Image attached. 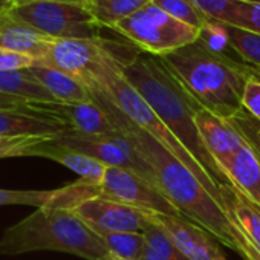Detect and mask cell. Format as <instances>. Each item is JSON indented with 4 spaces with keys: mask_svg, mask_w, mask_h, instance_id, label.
I'll list each match as a JSON object with an SVG mask.
<instances>
[{
    "mask_svg": "<svg viewBox=\"0 0 260 260\" xmlns=\"http://www.w3.org/2000/svg\"><path fill=\"white\" fill-rule=\"evenodd\" d=\"M16 5V0H0V14H8Z\"/></svg>",
    "mask_w": 260,
    "mask_h": 260,
    "instance_id": "d6a6232c",
    "label": "cell"
},
{
    "mask_svg": "<svg viewBox=\"0 0 260 260\" xmlns=\"http://www.w3.org/2000/svg\"><path fill=\"white\" fill-rule=\"evenodd\" d=\"M80 2H81V4H84V5H87V7H89V5H90V4H92V2H93V0H80Z\"/></svg>",
    "mask_w": 260,
    "mask_h": 260,
    "instance_id": "e575fe53",
    "label": "cell"
},
{
    "mask_svg": "<svg viewBox=\"0 0 260 260\" xmlns=\"http://www.w3.org/2000/svg\"><path fill=\"white\" fill-rule=\"evenodd\" d=\"M90 95L92 100L106 110L112 122L118 127L121 137L135 147L147 164H150L159 188L175 204L184 219L202 226L219 243L233 249L243 260H260L234 216L179 159L152 135L124 116L103 93L90 92Z\"/></svg>",
    "mask_w": 260,
    "mask_h": 260,
    "instance_id": "6da1fadb",
    "label": "cell"
},
{
    "mask_svg": "<svg viewBox=\"0 0 260 260\" xmlns=\"http://www.w3.org/2000/svg\"><path fill=\"white\" fill-rule=\"evenodd\" d=\"M198 40L208 48L210 51L220 54V55H226V57H233L230 52L234 54L231 43H230V37L226 32V26L222 22L217 20H210L199 29V37ZM234 58V57H233Z\"/></svg>",
    "mask_w": 260,
    "mask_h": 260,
    "instance_id": "83f0119b",
    "label": "cell"
},
{
    "mask_svg": "<svg viewBox=\"0 0 260 260\" xmlns=\"http://www.w3.org/2000/svg\"><path fill=\"white\" fill-rule=\"evenodd\" d=\"M188 92L214 115L230 119L242 107L248 64L205 48L199 40L162 57Z\"/></svg>",
    "mask_w": 260,
    "mask_h": 260,
    "instance_id": "3957f363",
    "label": "cell"
},
{
    "mask_svg": "<svg viewBox=\"0 0 260 260\" xmlns=\"http://www.w3.org/2000/svg\"><path fill=\"white\" fill-rule=\"evenodd\" d=\"M54 141L86 156H90L107 167L132 170L158 185L155 172L150 164H147V161L135 150V147L122 137L86 135L74 128H66L64 132L54 138Z\"/></svg>",
    "mask_w": 260,
    "mask_h": 260,
    "instance_id": "ba28073f",
    "label": "cell"
},
{
    "mask_svg": "<svg viewBox=\"0 0 260 260\" xmlns=\"http://www.w3.org/2000/svg\"><path fill=\"white\" fill-rule=\"evenodd\" d=\"M43 138H0V159L2 158H14V156H25L26 150L39 143Z\"/></svg>",
    "mask_w": 260,
    "mask_h": 260,
    "instance_id": "f546056e",
    "label": "cell"
},
{
    "mask_svg": "<svg viewBox=\"0 0 260 260\" xmlns=\"http://www.w3.org/2000/svg\"><path fill=\"white\" fill-rule=\"evenodd\" d=\"M69 125L58 116L36 109L29 103L22 109H0V138H43L51 140Z\"/></svg>",
    "mask_w": 260,
    "mask_h": 260,
    "instance_id": "4fadbf2b",
    "label": "cell"
},
{
    "mask_svg": "<svg viewBox=\"0 0 260 260\" xmlns=\"http://www.w3.org/2000/svg\"><path fill=\"white\" fill-rule=\"evenodd\" d=\"M78 80L89 89V92L103 93L137 127L152 135L156 141H159L204 184V187L217 201L222 202L219 184L205 172V169L188 152V149L173 135L172 130L161 121V118L153 112L147 101L140 95V92L127 81L121 71V64L115 55H109L100 64L93 66L86 74H83Z\"/></svg>",
    "mask_w": 260,
    "mask_h": 260,
    "instance_id": "5b68a950",
    "label": "cell"
},
{
    "mask_svg": "<svg viewBox=\"0 0 260 260\" xmlns=\"http://www.w3.org/2000/svg\"><path fill=\"white\" fill-rule=\"evenodd\" d=\"M225 26H226L231 48L234 54L239 57V60L260 69V36L230 25Z\"/></svg>",
    "mask_w": 260,
    "mask_h": 260,
    "instance_id": "d4e9b609",
    "label": "cell"
},
{
    "mask_svg": "<svg viewBox=\"0 0 260 260\" xmlns=\"http://www.w3.org/2000/svg\"><path fill=\"white\" fill-rule=\"evenodd\" d=\"M196 125L205 149L211 155L219 170L225 175V167L242 144V137L239 130L230 119L220 118L207 109H201L198 112Z\"/></svg>",
    "mask_w": 260,
    "mask_h": 260,
    "instance_id": "9a60e30c",
    "label": "cell"
},
{
    "mask_svg": "<svg viewBox=\"0 0 260 260\" xmlns=\"http://www.w3.org/2000/svg\"><path fill=\"white\" fill-rule=\"evenodd\" d=\"M98 190L100 198L103 199L116 201L143 211L181 216L175 204L156 184L132 170L106 167L104 176L98 184Z\"/></svg>",
    "mask_w": 260,
    "mask_h": 260,
    "instance_id": "9c48e42d",
    "label": "cell"
},
{
    "mask_svg": "<svg viewBox=\"0 0 260 260\" xmlns=\"http://www.w3.org/2000/svg\"><path fill=\"white\" fill-rule=\"evenodd\" d=\"M150 2L152 0H93L89 10L101 28L112 29L118 22L138 13Z\"/></svg>",
    "mask_w": 260,
    "mask_h": 260,
    "instance_id": "44dd1931",
    "label": "cell"
},
{
    "mask_svg": "<svg viewBox=\"0 0 260 260\" xmlns=\"http://www.w3.org/2000/svg\"><path fill=\"white\" fill-rule=\"evenodd\" d=\"M0 93L17 96L29 103L55 101V98L32 77L28 69L0 71Z\"/></svg>",
    "mask_w": 260,
    "mask_h": 260,
    "instance_id": "ffe728a7",
    "label": "cell"
},
{
    "mask_svg": "<svg viewBox=\"0 0 260 260\" xmlns=\"http://www.w3.org/2000/svg\"><path fill=\"white\" fill-rule=\"evenodd\" d=\"M127 81L147 101L173 135L188 149L205 172L220 185H230L226 176L219 170L205 149L196 125V115L202 104L188 92L162 57L140 52L121 64Z\"/></svg>",
    "mask_w": 260,
    "mask_h": 260,
    "instance_id": "7a4b0ae2",
    "label": "cell"
},
{
    "mask_svg": "<svg viewBox=\"0 0 260 260\" xmlns=\"http://www.w3.org/2000/svg\"><path fill=\"white\" fill-rule=\"evenodd\" d=\"M107 249L115 257L122 260H141L146 249V234L138 231L101 233Z\"/></svg>",
    "mask_w": 260,
    "mask_h": 260,
    "instance_id": "7402d4cb",
    "label": "cell"
},
{
    "mask_svg": "<svg viewBox=\"0 0 260 260\" xmlns=\"http://www.w3.org/2000/svg\"><path fill=\"white\" fill-rule=\"evenodd\" d=\"M4 16H5V14H0V19H2V17H4Z\"/></svg>",
    "mask_w": 260,
    "mask_h": 260,
    "instance_id": "f35d334b",
    "label": "cell"
},
{
    "mask_svg": "<svg viewBox=\"0 0 260 260\" xmlns=\"http://www.w3.org/2000/svg\"><path fill=\"white\" fill-rule=\"evenodd\" d=\"M58 188L55 190H10L0 188V207L2 205H28L36 208L52 207L55 204Z\"/></svg>",
    "mask_w": 260,
    "mask_h": 260,
    "instance_id": "484cf974",
    "label": "cell"
},
{
    "mask_svg": "<svg viewBox=\"0 0 260 260\" xmlns=\"http://www.w3.org/2000/svg\"><path fill=\"white\" fill-rule=\"evenodd\" d=\"M8 16L32 26L54 40L96 39L100 37L101 29L89 7L78 2L42 0L17 5Z\"/></svg>",
    "mask_w": 260,
    "mask_h": 260,
    "instance_id": "52a82bcc",
    "label": "cell"
},
{
    "mask_svg": "<svg viewBox=\"0 0 260 260\" xmlns=\"http://www.w3.org/2000/svg\"><path fill=\"white\" fill-rule=\"evenodd\" d=\"M32 107L49 112L61 118L69 128L86 135L96 137H121L118 127L112 122L106 110L92 101L84 103H29Z\"/></svg>",
    "mask_w": 260,
    "mask_h": 260,
    "instance_id": "5bb4252c",
    "label": "cell"
},
{
    "mask_svg": "<svg viewBox=\"0 0 260 260\" xmlns=\"http://www.w3.org/2000/svg\"><path fill=\"white\" fill-rule=\"evenodd\" d=\"M72 211L95 233H144L149 225L146 211L116 201L93 198L78 204Z\"/></svg>",
    "mask_w": 260,
    "mask_h": 260,
    "instance_id": "8fae6325",
    "label": "cell"
},
{
    "mask_svg": "<svg viewBox=\"0 0 260 260\" xmlns=\"http://www.w3.org/2000/svg\"><path fill=\"white\" fill-rule=\"evenodd\" d=\"M147 219L161 228L188 260H226L214 237L202 226L181 217L146 211Z\"/></svg>",
    "mask_w": 260,
    "mask_h": 260,
    "instance_id": "7c38bea8",
    "label": "cell"
},
{
    "mask_svg": "<svg viewBox=\"0 0 260 260\" xmlns=\"http://www.w3.org/2000/svg\"><path fill=\"white\" fill-rule=\"evenodd\" d=\"M240 2H251V4H260V0H240Z\"/></svg>",
    "mask_w": 260,
    "mask_h": 260,
    "instance_id": "74e56055",
    "label": "cell"
},
{
    "mask_svg": "<svg viewBox=\"0 0 260 260\" xmlns=\"http://www.w3.org/2000/svg\"><path fill=\"white\" fill-rule=\"evenodd\" d=\"M251 69H252V72H254L255 75H258V77H260V69H257V68H254V66H251Z\"/></svg>",
    "mask_w": 260,
    "mask_h": 260,
    "instance_id": "8d00e7d4",
    "label": "cell"
},
{
    "mask_svg": "<svg viewBox=\"0 0 260 260\" xmlns=\"http://www.w3.org/2000/svg\"><path fill=\"white\" fill-rule=\"evenodd\" d=\"M242 107L251 116L260 121V77L255 75L248 64V80L242 92Z\"/></svg>",
    "mask_w": 260,
    "mask_h": 260,
    "instance_id": "f1b7e54d",
    "label": "cell"
},
{
    "mask_svg": "<svg viewBox=\"0 0 260 260\" xmlns=\"http://www.w3.org/2000/svg\"><path fill=\"white\" fill-rule=\"evenodd\" d=\"M112 31L141 52L158 57L175 52L199 37L196 28L176 20L152 2L138 13L118 22Z\"/></svg>",
    "mask_w": 260,
    "mask_h": 260,
    "instance_id": "8992f818",
    "label": "cell"
},
{
    "mask_svg": "<svg viewBox=\"0 0 260 260\" xmlns=\"http://www.w3.org/2000/svg\"><path fill=\"white\" fill-rule=\"evenodd\" d=\"M217 22L260 36V4L230 0Z\"/></svg>",
    "mask_w": 260,
    "mask_h": 260,
    "instance_id": "603a6c76",
    "label": "cell"
},
{
    "mask_svg": "<svg viewBox=\"0 0 260 260\" xmlns=\"http://www.w3.org/2000/svg\"><path fill=\"white\" fill-rule=\"evenodd\" d=\"M25 156H37V158H46V159L55 161L64 166L66 169L72 170L74 173H77L80 179L93 182V184L101 182L106 167H107L90 156H86L77 150H72L69 147H64L55 143L54 138L40 140L39 143H36L26 150Z\"/></svg>",
    "mask_w": 260,
    "mask_h": 260,
    "instance_id": "2e32d148",
    "label": "cell"
},
{
    "mask_svg": "<svg viewBox=\"0 0 260 260\" xmlns=\"http://www.w3.org/2000/svg\"><path fill=\"white\" fill-rule=\"evenodd\" d=\"M16 2H17V5H26V4H32V2H42V0H16ZM58 2H78V4H81L80 0H58Z\"/></svg>",
    "mask_w": 260,
    "mask_h": 260,
    "instance_id": "836d02e7",
    "label": "cell"
},
{
    "mask_svg": "<svg viewBox=\"0 0 260 260\" xmlns=\"http://www.w3.org/2000/svg\"><path fill=\"white\" fill-rule=\"evenodd\" d=\"M242 137V144L225 167V175L240 193L260 208V121L246 110L230 118Z\"/></svg>",
    "mask_w": 260,
    "mask_h": 260,
    "instance_id": "30bf717a",
    "label": "cell"
},
{
    "mask_svg": "<svg viewBox=\"0 0 260 260\" xmlns=\"http://www.w3.org/2000/svg\"><path fill=\"white\" fill-rule=\"evenodd\" d=\"M149 220V219H147ZM146 249L141 260H188L167 237V234L149 220L144 230Z\"/></svg>",
    "mask_w": 260,
    "mask_h": 260,
    "instance_id": "cb8c5ba5",
    "label": "cell"
},
{
    "mask_svg": "<svg viewBox=\"0 0 260 260\" xmlns=\"http://www.w3.org/2000/svg\"><path fill=\"white\" fill-rule=\"evenodd\" d=\"M55 40L32 26L5 14L0 19V48L42 61Z\"/></svg>",
    "mask_w": 260,
    "mask_h": 260,
    "instance_id": "e0dca14e",
    "label": "cell"
},
{
    "mask_svg": "<svg viewBox=\"0 0 260 260\" xmlns=\"http://www.w3.org/2000/svg\"><path fill=\"white\" fill-rule=\"evenodd\" d=\"M37 61L32 57L17 54L0 48V71H20L34 66Z\"/></svg>",
    "mask_w": 260,
    "mask_h": 260,
    "instance_id": "4dcf8cb0",
    "label": "cell"
},
{
    "mask_svg": "<svg viewBox=\"0 0 260 260\" xmlns=\"http://www.w3.org/2000/svg\"><path fill=\"white\" fill-rule=\"evenodd\" d=\"M152 4L198 31L208 22V17L194 5L193 0H152Z\"/></svg>",
    "mask_w": 260,
    "mask_h": 260,
    "instance_id": "4316f807",
    "label": "cell"
},
{
    "mask_svg": "<svg viewBox=\"0 0 260 260\" xmlns=\"http://www.w3.org/2000/svg\"><path fill=\"white\" fill-rule=\"evenodd\" d=\"M219 191L223 205L234 216L245 237L260 257V208L236 187L220 184Z\"/></svg>",
    "mask_w": 260,
    "mask_h": 260,
    "instance_id": "d6986e66",
    "label": "cell"
},
{
    "mask_svg": "<svg viewBox=\"0 0 260 260\" xmlns=\"http://www.w3.org/2000/svg\"><path fill=\"white\" fill-rule=\"evenodd\" d=\"M107 260H122V258H119V257H115L113 254H110V255L107 257Z\"/></svg>",
    "mask_w": 260,
    "mask_h": 260,
    "instance_id": "d590c367",
    "label": "cell"
},
{
    "mask_svg": "<svg viewBox=\"0 0 260 260\" xmlns=\"http://www.w3.org/2000/svg\"><path fill=\"white\" fill-rule=\"evenodd\" d=\"M34 251H58L86 260H107L104 240L72 210L43 207L10 226L0 239V252L17 255Z\"/></svg>",
    "mask_w": 260,
    "mask_h": 260,
    "instance_id": "277c9868",
    "label": "cell"
},
{
    "mask_svg": "<svg viewBox=\"0 0 260 260\" xmlns=\"http://www.w3.org/2000/svg\"><path fill=\"white\" fill-rule=\"evenodd\" d=\"M29 101L17 98V96L0 93V109H22V107H26Z\"/></svg>",
    "mask_w": 260,
    "mask_h": 260,
    "instance_id": "1f68e13d",
    "label": "cell"
},
{
    "mask_svg": "<svg viewBox=\"0 0 260 260\" xmlns=\"http://www.w3.org/2000/svg\"><path fill=\"white\" fill-rule=\"evenodd\" d=\"M32 77L60 103H84L92 101L89 89L75 77L45 64L36 63L28 68Z\"/></svg>",
    "mask_w": 260,
    "mask_h": 260,
    "instance_id": "ac0fdd59",
    "label": "cell"
}]
</instances>
